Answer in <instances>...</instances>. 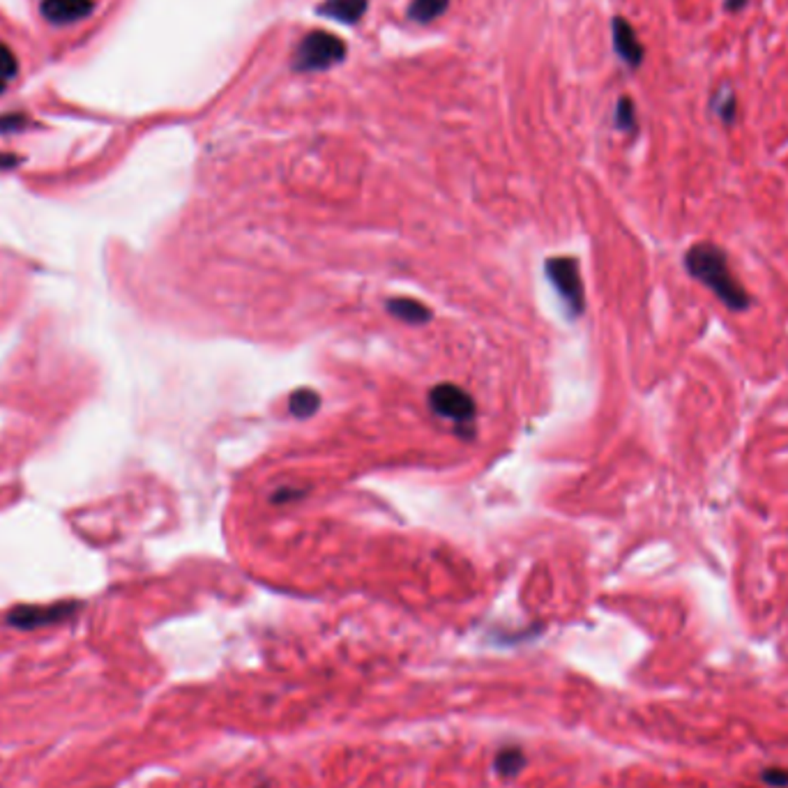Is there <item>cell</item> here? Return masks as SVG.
<instances>
[{
	"mask_svg": "<svg viewBox=\"0 0 788 788\" xmlns=\"http://www.w3.org/2000/svg\"><path fill=\"white\" fill-rule=\"evenodd\" d=\"M685 265L687 272L699 279L703 286H708L728 309L744 311L751 306V295L731 272V265L721 247L712 243H696L685 254Z\"/></svg>",
	"mask_w": 788,
	"mask_h": 788,
	"instance_id": "cell-1",
	"label": "cell"
},
{
	"mask_svg": "<svg viewBox=\"0 0 788 788\" xmlns=\"http://www.w3.org/2000/svg\"><path fill=\"white\" fill-rule=\"evenodd\" d=\"M346 58V44L332 32L311 30L300 46H297L293 58V70L295 72H318L328 70L332 65L342 63Z\"/></svg>",
	"mask_w": 788,
	"mask_h": 788,
	"instance_id": "cell-2",
	"label": "cell"
},
{
	"mask_svg": "<svg viewBox=\"0 0 788 788\" xmlns=\"http://www.w3.org/2000/svg\"><path fill=\"white\" fill-rule=\"evenodd\" d=\"M79 609H81L79 602H56V604H46V607L23 604V607H16L7 613V622L16 629H39V627L58 625V622L70 620Z\"/></svg>",
	"mask_w": 788,
	"mask_h": 788,
	"instance_id": "cell-3",
	"label": "cell"
},
{
	"mask_svg": "<svg viewBox=\"0 0 788 788\" xmlns=\"http://www.w3.org/2000/svg\"><path fill=\"white\" fill-rule=\"evenodd\" d=\"M546 275H549L551 284L560 293L562 302L569 306V311L581 314L583 311V284H581V272L579 263L574 259H549L546 261Z\"/></svg>",
	"mask_w": 788,
	"mask_h": 788,
	"instance_id": "cell-4",
	"label": "cell"
},
{
	"mask_svg": "<svg viewBox=\"0 0 788 788\" xmlns=\"http://www.w3.org/2000/svg\"><path fill=\"white\" fill-rule=\"evenodd\" d=\"M429 406L436 415L454 422H468L475 415V401L466 389L454 383H441L429 392Z\"/></svg>",
	"mask_w": 788,
	"mask_h": 788,
	"instance_id": "cell-5",
	"label": "cell"
},
{
	"mask_svg": "<svg viewBox=\"0 0 788 788\" xmlns=\"http://www.w3.org/2000/svg\"><path fill=\"white\" fill-rule=\"evenodd\" d=\"M613 46H616L618 56L625 60L629 67H638L643 63V44L638 41L632 23L625 21L622 16L613 19Z\"/></svg>",
	"mask_w": 788,
	"mask_h": 788,
	"instance_id": "cell-6",
	"label": "cell"
},
{
	"mask_svg": "<svg viewBox=\"0 0 788 788\" xmlns=\"http://www.w3.org/2000/svg\"><path fill=\"white\" fill-rule=\"evenodd\" d=\"M95 10V0H41V14L51 23L81 21Z\"/></svg>",
	"mask_w": 788,
	"mask_h": 788,
	"instance_id": "cell-7",
	"label": "cell"
},
{
	"mask_svg": "<svg viewBox=\"0 0 788 788\" xmlns=\"http://www.w3.org/2000/svg\"><path fill=\"white\" fill-rule=\"evenodd\" d=\"M318 12L328 19L342 23H358L362 14L367 12V0H325Z\"/></svg>",
	"mask_w": 788,
	"mask_h": 788,
	"instance_id": "cell-8",
	"label": "cell"
},
{
	"mask_svg": "<svg viewBox=\"0 0 788 788\" xmlns=\"http://www.w3.org/2000/svg\"><path fill=\"white\" fill-rule=\"evenodd\" d=\"M526 766V756H524V749L517 744H508L503 747L500 751L496 754V761H493V768L496 773L505 777V779H512L517 777L521 770Z\"/></svg>",
	"mask_w": 788,
	"mask_h": 788,
	"instance_id": "cell-9",
	"label": "cell"
},
{
	"mask_svg": "<svg viewBox=\"0 0 788 788\" xmlns=\"http://www.w3.org/2000/svg\"><path fill=\"white\" fill-rule=\"evenodd\" d=\"M389 314L399 316L406 323H427L431 318V311L418 300H408V297H396V300L387 302Z\"/></svg>",
	"mask_w": 788,
	"mask_h": 788,
	"instance_id": "cell-10",
	"label": "cell"
},
{
	"mask_svg": "<svg viewBox=\"0 0 788 788\" xmlns=\"http://www.w3.org/2000/svg\"><path fill=\"white\" fill-rule=\"evenodd\" d=\"M318 406H321V396L316 389H309V387L295 389L288 399V411L293 413L295 418H309V415L316 413Z\"/></svg>",
	"mask_w": 788,
	"mask_h": 788,
	"instance_id": "cell-11",
	"label": "cell"
},
{
	"mask_svg": "<svg viewBox=\"0 0 788 788\" xmlns=\"http://www.w3.org/2000/svg\"><path fill=\"white\" fill-rule=\"evenodd\" d=\"M712 109L721 118L724 124H733L735 115H737V97L731 88H719L715 95H712Z\"/></svg>",
	"mask_w": 788,
	"mask_h": 788,
	"instance_id": "cell-12",
	"label": "cell"
},
{
	"mask_svg": "<svg viewBox=\"0 0 788 788\" xmlns=\"http://www.w3.org/2000/svg\"><path fill=\"white\" fill-rule=\"evenodd\" d=\"M447 5H450V0H415L408 10V16L413 21L429 23L438 19L447 10Z\"/></svg>",
	"mask_w": 788,
	"mask_h": 788,
	"instance_id": "cell-13",
	"label": "cell"
},
{
	"mask_svg": "<svg viewBox=\"0 0 788 788\" xmlns=\"http://www.w3.org/2000/svg\"><path fill=\"white\" fill-rule=\"evenodd\" d=\"M616 124L625 131L636 129V111H634V102L629 97H620L618 109H616Z\"/></svg>",
	"mask_w": 788,
	"mask_h": 788,
	"instance_id": "cell-14",
	"label": "cell"
},
{
	"mask_svg": "<svg viewBox=\"0 0 788 788\" xmlns=\"http://www.w3.org/2000/svg\"><path fill=\"white\" fill-rule=\"evenodd\" d=\"M19 72V63L7 44H0V81H10Z\"/></svg>",
	"mask_w": 788,
	"mask_h": 788,
	"instance_id": "cell-15",
	"label": "cell"
},
{
	"mask_svg": "<svg viewBox=\"0 0 788 788\" xmlns=\"http://www.w3.org/2000/svg\"><path fill=\"white\" fill-rule=\"evenodd\" d=\"M761 779L773 788H788V768H766Z\"/></svg>",
	"mask_w": 788,
	"mask_h": 788,
	"instance_id": "cell-16",
	"label": "cell"
},
{
	"mask_svg": "<svg viewBox=\"0 0 788 788\" xmlns=\"http://www.w3.org/2000/svg\"><path fill=\"white\" fill-rule=\"evenodd\" d=\"M28 124V120L23 118V115H16V113H12V115H3V118H0V131H14V129H23Z\"/></svg>",
	"mask_w": 788,
	"mask_h": 788,
	"instance_id": "cell-17",
	"label": "cell"
},
{
	"mask_svg": "<svg viewBox=\"0 0 788 788\" xmlns=\"http://www.w3.org/2000/svg\"><path fill=\"white\" fill-rule=\"evenodd\" d=\"M16 164H19V157L0 153V169H12V166H16Z\"/></svg>",
	"mask_w": 788,
	"mask_h": 788,
	"instance_id": "cell-18",
	"label": "cell"
},
{
	"mask_svg": "<svg viewBox=\"0 0 788 788\" xmlns=\"http://www.w3.org/2000/svg\"><path fill=\"white\" fill-rule=\"evenodd\" d=\"M744 5H747V0H724V7L728 12H740Z\"/></svg>",
	"mask_w": 788,
	"mask_h": 788,
	"instance_id": "cell-19",
	"label": "cell"
},
{
	"mask_svg": "<svg viewBox=\"0 0 788 788\" xmlns=\"http://www.w3.org/2000/svg\"><path fill=\"white\" fill-rule=\"evenodd\" d=\"M3 88H5V81H0V93H3Z\"/></svg>",
	"mask_w": 788,
	"mask_h": 788,
	"instance_id": "cell-20",
	"label": "cell"
},
{
	"mask_svg": "<svg viewBox=\"0 0 788 788\" xmlns=\"http://www.w3.org/2000/svg\"><path fill=\"white\" fill-rule=\"evenodd\" d=\"M259 788H268V786H259Z\"/></svg>",
	"mask_w": 788,
	"mask_h": 788,
	"instance_id": "cell-21",
	"label": "cell"
}]
</instances>
